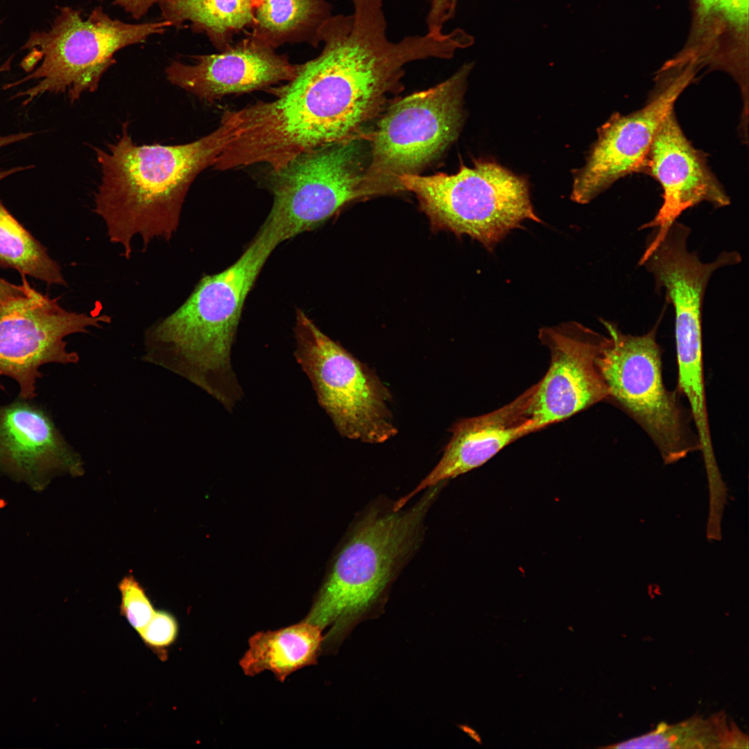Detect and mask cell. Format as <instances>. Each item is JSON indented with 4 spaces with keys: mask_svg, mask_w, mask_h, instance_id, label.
Masks as SVG:
<instances>
[{
    "mask_svg": "<svg viewBox=\"0 0 749 749\" xmlns=\"http://www.w3.org/2000/svg\"><path fill=\"white\" fill-rule=\"evenodd\" d=\"M385 15L357 4L322 27L315 58L271 87L273 100L227 110L231 138L222 154L230 169L264 163L275 170L304 152L341 141L370 120L415 59L406 38L390 40Z\"/></svg>",
    "mask_w": 749,
    "mask_h": 749,
    "instance_id": "cell-1",
    "label": "cell"
},
{
    "mask_svg": "<svg viewBox=\"0 0 749 749\" xmlns=\"http://www.w3.org/2000/svg\"><path fill=\"white\" fill-rule=\"evenodd\" d=\"M446 485L425 489L400 509L379 496L356 514L303 619L328 628L322 654L336 653L359 623L383 613L395 581L422 544L427 514Z\"/></svg>",
    "mask_w": 749,
    "mask_h": 749,
    "instance_id": "cell-2",
    "label": "cell"
},
{
    "mask_svg": "<svg viewBox=\"0 0 749 749\" xmlns=\"http://www.w3.org/2000/svg\"><path fill=\"white\" fill-rule=\"evenodd\" d=\"M279 243L262 225L232 265L204 275L180 307L146 330L143 361L185 379L232 411L243 395L230 358L241 315Z\"/></svg>",
    "mask_w": 749,
    "mask_h": 749,
    "instance_id": "cell-3",
    "label": "cell"
},
{
    "mask_svg": "<svg viewBox=\"0 0 749 749\" xmlns=\"http://www.w3.org/2000/svg\"><path fill=\"white\" fill-rule=\"evenodd\" d=\"M230 137L229 128L221 121L217 129L188 144L139 146L125 122L121 135L107 150L94 148L101 170L94 212L104 221L110 241L123 247L127 259L137 236L144 247L155 238L171 239L191 183L214 164Z\"/></svg>",
    "mask_w": 749,
    "mask_h": 749,
    "instance_id": "cell-4",
    "label": "cell"
},
{
    "mask_svg": "<svg viewBox=\"0 0 749 749\" xmlns=\"http://www.w3.org/2000/svg\"><path fill=\"white\" fill-rule=\"evenodd\" d=\"M171 24L162 21L128 24L111 18L101 7L94 8L86 19L70 7L60 9L51 28L32 33L22 49L30 51L26 61L40 64L29 75L8 89L30 80L37 84L16 96L29 103L44 93L67 91L71 103L83 92H95L104 73L116 62L120 49L144 42L155 34H162Z\"/></svg>",
    "mask_w": 749,
    "mask_h": 749,
    "instance_id": "cell-5",
    "label": "cell"
},
{
    "mask_svg": "<svg viewBox=\"0 0 749 749\" xmlns=\"http://www.w3.org/2000/svg\"><path fill=\"white\" fill-rule=\"evenodd\" d=\"M399 182L434 227L467 234L489 251L526 220L541 223L527 180L494 161H475L453 175H404Z\"/></svg>",
    "mask_w": 749,
    "mask_h": 749,
    "instance_id": "cell-6",
    "label": "cell"
},
{
    "mask_svg": "<svg viewBox=\"0 0 749 749\" xmlns=\"http://www.w3.org/2000/svg\"><path fill=\"white\" fill-rule=\"evenodd\" d=\"M473 64L429 89L393 103L372 135L363 177L365 198L404 191L399 178L419 174L458 137L463 98Z\"/></svg>",
    "mask_w": 749,
    "mask_h": 749,
    "instance_id": "cell-7",
    "label": "cell"
},
{
    "mask_svg": "<svg viewBox=\"0 0 749 749\" xmlns=\"http://www.w3.org/2000/svg\"><path fill=\"white\" fill-rule=\"evenodd\" d=\"M608 332L596 358L613 399L647 433L665 464L700 450L696 433L677 395L664 384L657 325L641 336L626 334L602 321Z\"/></svg>",
    "mask_w": 749,
    "mask_h": 749,
    "instance_id": "cell-8",
    "label": "cell"
},
{
    "mask_svg": "<svg viewBox=\"0 0 749 749\" xmlns=\"http://www.w3.org/2000/svg\"><path fill=\"white\" fill-rule=\"evenodd\" d=\"M294 334L295 358L343 437L377 444L397 433L388 408L391 394L369 367L325 334L302 310L296 311Z\"/></svg>",
    "mask_w": 749,
    "mask_h": 749,
    "instance_id": "cell-9",
    "label": "cell"
},
{
    "mask_svg": "<svg viewBox=\"0 0 749 749\" xmlns=\"http://www.w3.org/2000/svg\"><path fill=\"white\" fill-rule=\"evenodd\" d=\"M370 159V144L354 135L304 152L271 170L273 203L263 225L281 243L365 198L362 183Z\"/></svg>",
    "mask_w": 749,
    "mask_h": 749,
    "instance_id": "cell-10",
    "label": "cell"
},
{
    "mask_svg": "<svg viewBox=\"0 0 749 749\" xmlns=\"http://www.w3.org/2000/svg\"><path fill=\"white\" fill-rule=\"evenodd\" d=\"M110 321L107 315L65 310L57 299L37 291L26 279L25 291L0 304V379H13L19 384V397L32 400L43 365L79 361L78 354L67 350L64 338ZM0 388L4 389L1 380Z\"/></svg>",
    "mask_w": 749,
    "mask_h": 749,
    "instance_id": "cell-11",
    "label": "cell"
},
{
    "mask_svg": "<svg viewBox=\"0 0 749 749\" xmlns=\"http://www.w3.org/2000/svg\"><path fill=\"white\" fill-rule=\"evenodd\" d=\"M694 67L660 80L648 103L624 115L614 113L597 132L584 166L574 172L571 199L586 204L620 178L643 171L653 139L678 98L694 76Z\"/></svg>",
    "mask_w": 749,
    "mask_h": 749,
    "instance_id": "cell-12",
    "label": "cell"
},
{
    "mask_svg": "<svg viewBox=\"0 0 749 749\" xmlns=\"http://www.w3.org/2000/svg\"><path fill=\"white\" fill-rule=\"evenodd\" d=\"M538 336L551 354L528 409L538 431L609 399L596 364L605 336L574 322L543 327Z\"/></svg>",
    "mask_w": 749,
    "mask_h": 749,
    "instance_id": "cell-13",
    "label": "cell"
},
{
    "mask_svg": "<svg viewBox=\"0 0 749 749\" xmlns=\"http://www.w3.org/2000/svg\"><path fill=\"white\" fill-rule=\"evenodd\" d=\"M643 171L662 189V204L655 216L641 228H655L646 250L657 245L672 224L689 208L703 202L715 207L730 199L707 164L705 156L685 135L673 110L662 122L650 147Z\"/></svg>",
    "mask_w": 749,
    "mask_h": 749,
    "instance_id": "cell-14",
    "label": "cell"
},
{
    "mask_svg": "<svg viewBox=\"0 0 749 749\" xmlns=\"http://www.w3.org/2000/svg\"><path fill=\"white\" fill-rule=\"evenodd\" d=\"M195 63L173 61L166 68L168 80L212 103L222 97L266 89L286 83L299 64L275 49L248 35L219 53L193 56Z\"/></svg>",
    "mask_w": 749,
    "mask_h": 749,
    "instance_id": "cell-15",
    "label": "cell"
},
{
    "mask_svg": "<svg viewBox=\"0 0 749 749\" xmlns=\"http://www.w3.org/2000/svg\"><path fill=\"white\" fill-rule=\"evenodd\" d=\"M19 397L0 406V473L42 488L56 474H78L82 462L42 406Z\"/></svg>",
    "mask_w": 749,
    "mask_h": 749,
    "instance_id": "cell-16",
    "label": "cell"
},
{
    "mask_svg": "<svg viewBox=\"0 0 749 749\" xmlns=\"http://www.w3.org/2000/svg\"><path fill=\"white\" fill-rule=\"evenodd\" d=\"M536 389L535 384L497 410L454 423L439 462L413 490L395 501V508L404 507L431 486L481 466L508 445L538 431L528 413Z\"/></svg>",
    "mask_w": 749,
    "mask_h": 749,
    "instance_id": "cell-17",
    "label": "cell"
},
{
    "mask_svg": "<svg viewBox=\"0 0 749 749\" xmlns=\"http://www.w3.org/2000/svg\"><path fill=\"white\" fill-rule=\"evenodd\" d=\"M322 642V630L303 620L277 630L259 632L249 639V648L239 664L247 675L268 671L284 682L297 670L317 664Z\"/></svg>",
    "mask_w": 749,
    "mask_h": 749,
    "instance_id": "cell-18",
    "label": "cell"
},
{
    "mask_svg": "<svg viewBox=\"0 0 749 749\" xmlns=\"http://www.w3.org/2000/svg\"><path fill=\"white\" fill-rule=\"evenodd\" d=\"M326 0H256L248 35L276 49L286 43H320L319 35L332 16Z\"/></svg>",
    "mask_w": 749,
    "mask_h": 749,
    "instance_id": "cell-19",
    "label": "cell"
},
{
    "mask_svg": "<svg viewBox=\"0 0 749 749\" xmlns=\"http://www.w3.org/2000/svg\"><path fill=\"white\" fill-rule=\"evenodd\" d=\"M256 0H164L163 19L182 27L190 22L196 33H204L220 51L227 48L234 35L251 28Z\"/></svg>",
    "mask_w": 749,
    "mask_h": 749,
    "instance_id": "cell-20",
    "label": "cell"
},
{
    "mask_svg": "<svg viewBox=\"0 0 749 749\" xmlns=\"http://www.w3.org/2000/svg\"><path fill=\"white\" fill-rule=\"evenodd\" d=\"M605 748H748V736L724 712L708 718L694 716L669 725L661 723L642 736Z\"/></svg>",
    "mask_w": 749,
    "mask_h": 749,
    "instance_id": "cell-21",
    "label": "cell"
},
{
    "mask_svg": "<svg viewBox=\"0 0 749 749\" xmlns=\"http://www.w3.org/2000/svg\"><path fill=\"white\" fill-rule=\"evenodd\" d=\"M0 268H12L49 284H66L59 264L1 200Z\"/></svg>",
    "mask_w": 749,
    "mask_h": 749,
    "instance_id": "cell-22",
    "label": "cell"
},
{
    "mask_svg": "<svg viewBox=\"0 0 749 749\" xmlns=\"http://www.w3.org/2000/svg\"><path fill=\"white\" fill-rule=\"evenodd\" d=\"M119 589L121 614L139 633L155 612L153 604L144 588L132 576L124 577L119 584Z\"/></svg>",
    "mask_w": 749,
    "mask_h": 749,
    "instance_id": "cell-23",
    "label": "cell"
},
{
    "mask_svg": "<svg viewBox=\"0 0 749 749\" xmlns=\"http://www.w3.org/2000/svg\"><path fill=\"white\" fill-rule=\"evenodd\" d=\"M178 634V623L171 613L160 610L139 632L144 644L162 655L175 641Z\"/></svg>",
    "mask_w": 749,
    "mask_h": 749,
    "instance_id": "cell-24",
    "label": "cell"
},
{
    "mask_svg": "<svg viewBox=\"0 0 749 749\" xmlns=\"http://www.w3.org/2000/svg\"><path fill=\"white\" fill-rule=\"evenodd\" d=\"M458 0H429L430 8L427 15V33L438 35L442 34L447 22L456 15Z\"/></svg>",
    "mask_w": 749,
    "mask_h": 749,
    "instance_id": "cell-25",
    "label": "cell"
},
{
    "mask_svg": "<svg viewBox=\"0 0 749 749\" xmlns=\"http://www.w3.org/2000/svg\"><path fill=\"white\" fill-rule=\"evenodd\" d=\"M164 0H114V3L121 6L135 19L145 15L156 3Z\"/></svg>",
    "mask_w": 749,
    "mask_h": 749,
    "instance_id": "cell-26",
    "label": "cell"
},
{
    "mask_svg": "<svg viewBox=\"0 0 749 749\" xmlns=\"http://www.w3.org/2000/svg\"><path fill=\"white\" fill-rule=\"evenodd\" d=\"M32 135H33L32 132H21V133H18V134L8 135H6V136H0V148L3 147V146L10 145L11 144L18 142V141H20L21 140H24V139L28 138L29 137L32 136ZM29 167L26 166V167H15V168L10 169H8V170H1L0 169V181L2 180L3 179H4L5 178H6V177H8V176L16 173V172H18V171H21V170L23 171V170L27 169Z\"/></svg>",
    "mask_w": 749,
    "mask_h": 749,
    "instance_id": "cell-27",
    "label": "cell"
},
{
    "mask_svg": "<svg viewBox=\"0 0 749 749\" xmlns=\"http://www.w3.org/2000/svg\"><path fill=\"white\" fill-rule=\"evenodd\" d=\"M22 284L16 285L0 277V304L5 301L22 294L26 289V275H21Z\"/></svg>",
    "mask_w": 749,
    "mask_h": 749,
    "instance_id": "cell-28",
    "label": "cell"
},
{
    "mask_svg": "<svg viewBox=\"0 0 749 749\" xmlns=\"http://www.w3.org/2000/svg\"><path fill=\"white\" fill-rule=\"evenodd\" d=\"M10 59L9 60H8L6 62H5L2 66L0 67V72L6 71L7 69H8L9 67H10Z\"/></svg>",
    "mask_w": 749,
    "mask_h": 749,
    "instance_id": "cell-29",
    "label": "cell"
}]
</instances>
